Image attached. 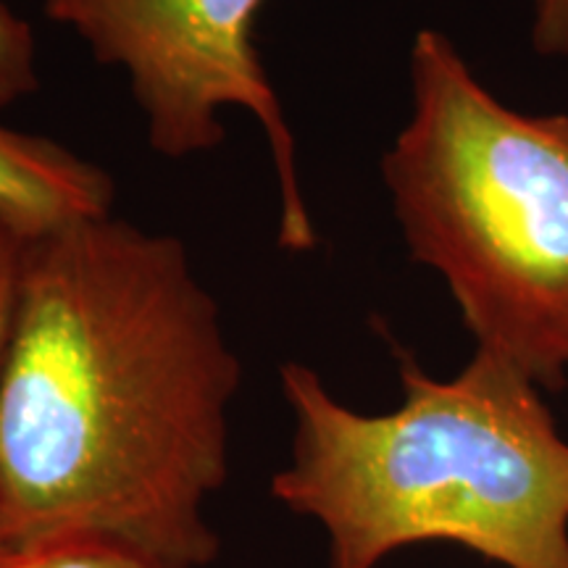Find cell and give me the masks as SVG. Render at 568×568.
I'll return each mask as SVG.
<instances>
[{"instance_id": "cell-1", "label": "cell", "mask_w": 568, "mask_h": 568, "mask_svg": "<svg viewBox=\"0 0 568 568\" xmlns=\"http://www.w3.org/2000/svg\"><path fill=\"white\" fill-rule=\"evenodd\" d=\"M240 376L180 237L109 213L32 240L0 366L11 550L98 537L155 568L211 566Z\"/></svg>"}, {"instance_id": "cell-2", "label": "cell", "mask_w": 568, "mask_h": 568, "mask_svg": "<svg viewBox=\"0 0 568 568\" xmlns=\"http://www.w3.org/2000/svg\"><path fill=\"white\" fill-rule=\"evenodd\" d=\"M280 382L295 432L272 493L322 527L329 568H379L416 545L568 568V439L506 361L474 351L437 379L400 355L403 403L385 414L345 406L295 361Z\"/></svg>"}, {"instance_id": "cell-3", "label": "cell", "mask_w": 568, "mask_h": 568, "mask_svg": "<svg viewBox=\"0 0 568 568\" xmlns=\"http://www.w3.org/2000/svg\"><path fill=\"white\" fill-rule=\"evenodd\" d=\"M410 113L382 180L410 258L443 276L477 351L542 393L568 385V113L493 95L456 42L418 30Z\"/></svg>"}, {"instance_id": "cell-4", "label": "cell", "mask_w": 568, "mask_h": 568, "mask_svg": "<svg viewBox=\"0 0 568 568\" xmlns=\"http://www.w3.org/2000/svg\"><path fill=\"white\" fill-rule=\"evenodd\" d=\"M266 0H42L53 24L92 59L122 69L145 119L148 145L169 161L216 151L224 111H247L266 134L280 184V247L308 253L316 224L297 174L295 134L255 48Z\"/></svg>"}, {"instance_id": "cell-5", "label": "cell", "mask_w": 568, "mask_h": 568, "mask_svg": "<svg viewBox=\"0 0 568 568\" xmlns=\"http://www.w3.org/2000/svg\"><path fill=\"white\" fill-rule=\"evenodd\" d=\"M116 184L103 166L40 134L0 124V226L24 240L113 213Z\"/></svg>"}, {"instance_id": "cell-6", "label": "cell", "mask_w": 568, "mask_h": 568, "mask_svg": "<svg viewBox=\"0 0 568 568\" xmlns=\"http://www.w3.org/2000/svg\"><path fill=\"white\" fill-rule=\"evenodd\" d=\"M0 568H155L138 552L98 537H63L11 550Z\"/></svg>"}, {"instance_id": "cell-7", "label": "cell", "mask_w": 568, "mask_h": 568, "mask_svg": "<svg viewBox=\"0 0 568 568\" xmlns=\"http://www.w3.org/2000/svg\"><path fill=\"white\" fill-rule=\"evenodd\" d=\"M38 90V40L30 21L0 0V109H11Z\"/></svg>"}, {"instance_id": "cell-8", "label": "cell", "mask_w": 568, "mask_h": 568, "mask_svg": "<svg viewBox=\"0 0 568 568\" xmlns=\"http://www.w3.org/2000/svg\"><path fill=\"white\" fill-rule=\"evenodd\" d=\"M27 247H30V240L0 226V366L9 351L13 318H17Z\"/></svg>"}, {"instance_id": "cell-9", "label": "cell", "mask_w": 568, "mask_h": 568, "mask_svg": "<svg viewBox=\"0 0 568 568\" xmlns=\"http://www.w3.org/2000/svg\"><path fill=\"white\" fill-rule=\"evenodd\" d=\"M531 42L539 55L568 59V0H535Z\"/></svg>"}, {"instance_id": "cell-10", "label": "cell", "mask_w": 568, "mask_h": 568, "mask_svg": "<svg viewBox=\"0 0 568 568\" xmlns=\"http://www.w3.org/2000/svg\"><path fill=\"white\" fill-rule=\"evenodd\" d=\"M11 552V545H9V537H6V527H3V516H0V560Z\"/></svg>"}]
</instances>
